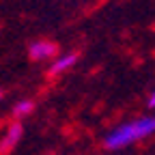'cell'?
<instances>
[{
    "mask_svg": "<svg viewBox=\"0 0 155 155\" xmlns=\"http://www.w3.org/2000/svg\"><path fill=\"white\" fill-rule=\"evenodd\" d=\"M138 136H136V127L134 123H127V125H121L116 127L114 131H110L106 136V147L108 149H123L127 144H131Z\"/></svg>",
    "mask_w": 155,
    "mask_h": 155,
    "instance_id": "cell-1",
    "label": "cell"
},
{
    "mask_svg": "<svg viewBox=\"0 0 155 155\" xmlns=\"http://www.w3.org/2000/svg\"><path fill=\"white\" fill-rule=\"evenodd\" d=\"M28 54H30V58H32V61H43V58H50V56H54V54H56V45H54L52 41L39 39V41L30 43Z\"/></svg>",
    "mask_w": 155,
    "mask_h": 155,
    "instance_id": "cell-2",
    "label": "cell"
},
{
    "mask_svg": "<svg viewBox=\"0 0 155 155\" xmlns=\"http://www.w3.org/2000/svg\"><path fill=\"white\" fill-rule=\"evenodd\" d=\"M22 123H11L9 125V129H7V136H5V140L0 142V155H7L17 142H19V138H22Z\"/></svg>",
    "mask_w": 155,
    "mask_h": 155,
    "instance_id": "cell-3",
    "label": "cell"
},
{
    "mask_svg": "<svg viewBox=\"0 0 155 155\" xmlns=\"http://www.w3.org/2000/svg\"><path fill=\"white\" fill-rule=\"evenodd\" d=\"M134 127H136V136H138V138H144V136H149V134L155 131V116L138 119V121L134 123Z\"/></svg>",
    "mask_w": 155,
    "mask_h": 155,
    "instance_id": "cell-4",
    "label": "cell"
},
{
    "mask_svg": "<svg viewBox=\"0 0 155 155\" xmlns=\"http://www.w3.org/2000/svg\"><path fill=\"white\" fill-rule=\"evenodd\" d=\"M75 63H78V56H75V54H65V56H61V58L52 65V73H63L65 69H69V67L75 65Z\"/></svg>",
    "mask_w": 155,
    "mask_h": 155,
    "instance_id": "cell-5",
    "label": "cell"
},
{
    "mask_svg": "<svg viewBox=\"0 0 155 155\" xmlns=\"http://www.w3.org/2000/svg\"><path fill=\"white\" fill-rule=\"evenodd\" d=\"M32 112V101H19L15 108H13V116L15 119H19V116H26Z\"/></svg>",
    "mask_w": 155,
    "mask_h": 155,
    "instance_id": "cell-6",
    "label": "cell"
},
{
    "mask_svg": "<svg viewBox=\"0 0 155 155\" xmlns=\"http://www.w3.org/2000/svg\"><path fill=\"white\" fill-rule=\"evenodd\" d=\"M149 106H151V108H155V93L151 95V99H149Z\"/></svg>",
    "mask_w": 155,
    "mask_h": 155,
    "instance_id": "cell-7",
    "label": "cell"
},
{
    "mask_svg": "<svg viewBox=\"0 0 155 155\" xmlns=\"http://www.w3.org/2000/svg\"><path fill=\"white\" fill-rule=\"evenodd\" d=\"M0 99H2V93H0Z\"/></svg>",
    "mask_w": 155,
    "mask_h": 155,
    "instance_id": "cell-8",
    "label": "cell"
}]
</instances>
